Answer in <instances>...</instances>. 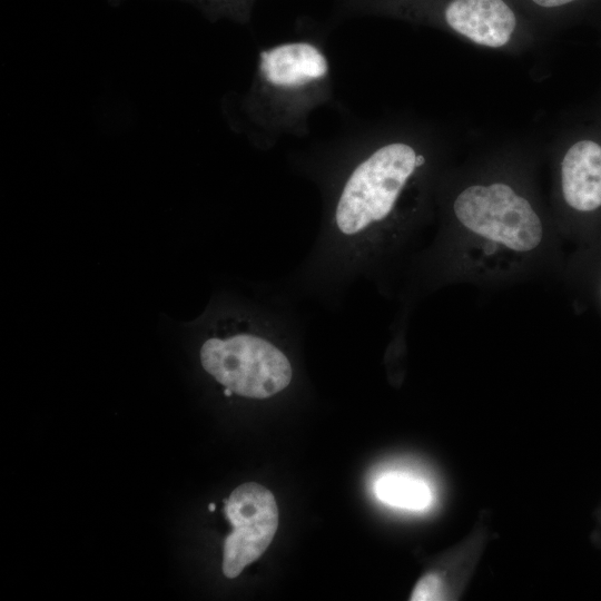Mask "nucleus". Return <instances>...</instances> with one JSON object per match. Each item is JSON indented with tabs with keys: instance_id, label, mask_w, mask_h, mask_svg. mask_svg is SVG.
Returning <instances> with one entry per match:
<instances>
[{
	"instance_id": "obj_7",
	"label": "nucleus",
	"mask_w": 601,
	"mask_h": 601,
	"mask_svg": "<svg viewBox=\"0 0 601 601\" xmlns=\"http://www.w3.org/2000/svg\"><path fill=\"white\" fill-rule=\"evenodd\" d=\"M225 515L233 531L224 542L221 568L226 578L234 579L273 541L278 528V508L268 489L247 482L225 501Z\"/></svg>"
},
{
	"instance_id": "obj_13",
	"label": "nucleus",
	"mask_w": 601,
	"mask_h": 601,
	"mask_svg": "<svg viewBox=\"0 0 601 601\" xmlns=\"http://www.w3.org/2000/svg\"><path fill=\"white\" fill-rule=\"evenodd\" d=\"M209 510H210V511H214V510H215V504H210V505H209Z\"/></svg>"
},
{
	"instance_id": "obj_5",
	"label": "nucleus",
	"mask_w": 601,
	"mask_h": 601,
	"mask_svg": "<svg viewBox=\"0 0 601 601\" xmlns=\"http://www.w3.org/2000/svg\"><path fill=\"white\" fill-rule=\"evenodd\" d=\"M545 152L548 201L561 237L589 234L601 224V104L565 121Z\"/></svg>"
},
{
	"instance_id": "obj_2",
	"label": "nucleus",
	"mask_w": 601,
	"mask_h": 601,
	"mask_svg": "<svg viewBox=\"0 0 601 601\" xmlns=\"http://www.w3.org/2000/svg\"><path fill=\"white\" fill-rule=\"evenodd\" d=\"M452 155L445 132L423 121L395 120L366 135L327 188V256L378 276L405 274L421 234L435 220L439 183Z\"/></svg>"
},
{
	"instance_id": "obj_1",
	"label": "nucleus",
	"mask_w": 601,
	"mask_h": 601,
	"mask_svg": "<svg viewBox=\"0 0 601 601\" xmlns=\"http://www.w3.org/2000/svg\"><path fill=\"white\" fill-rule=\"evenodd\" d=\"M541 156L532 140L512 139L446 168L435 235L405 272L408 300L450 285L492 290L563 274L562 237L540 184Z\"/></svg>"
},
{
	"instance_id": "obj_9",
	"label": "nucleus",
	"mask_w": 601,
	"mask_h": 601,
	"mask_svg": "<svg viewBox=\"0 0 601 601\" xmlns=\"http://www.w3.org/2000/svg\"><path fill=\"white\" fill-rule=\"evenodd\" d=\"M374 491L385 505L410 512L427 510L435 499L428 480L406 470L384 472L375 482Z\"/></svg>"
},
{
	"instance_id": "obj_4",
	"label": "nucleus",
	"mask_w": 601,
	"mask_h": 601,
	"mask_svg": "<svg viewBox=\"0 0 601 601\" xmlns=\"http://www.w3.org/2000/svg\"><path fill=\"white\" fill-rule=\"evenodd\" d=\"M341 6L351 13L436 29L512 56L545 41L512 0H341Z\"/></svg>"
},
{
	"instance_id": "obj_8",
	"label": "nucleus",
	"mask_w": 601,
	"mask_h": 601,
	"mask_svg": "<svg viewBox=\"0 0 601 601\" xmlns=\"http://www.w3.org/2000/svg\"><path fill=\"white\" fill-rule=\"evenodd\" d=\"M539 33L551 36L582 21L598 20L601 0H512Z\"/></svg>"
},
{
	"instance_id": "obj_3",
	"label": "nucleus",
	"mask_w": 601,
	"mask_h": 601,
	"mask_svg": "<svg viewBox=\"0 0 601 601\" xmlns=\"http://www.w3.org/2000/svg\"><path fill=\"white\" fill-rule=\"evenodd\" d=\"M332 97L325 50L317 41L294 39L259 50L240 107L255 135L273 144L285 135L305 136L311 114Z\"/></svg>"
},
{
	"instance_id": "obj_6",
	"label": "nucleus",
	"mask_w": 601,
	"mask_h": 601,
	"mask_svg": "<svg viewBox=\"0 0 601 601\" xmlns=\"http://www.w3.org/2000/svg\"><path fill=\"white\" fill-rule=\"evenodd\" d=\"M231 328L200 347L203 368L225 387V395L265 400L286 390L293 378L290 361L260 332L263 326L242 323Z\"/></svg>"
},
{
	"instance_id": "obj_11",
	"label": "nucleus",
	"mask_w": 601,
	"mask_h": 601,
	"mask_svg": "<svg viewBox=\"0 0 601 601\" xmlns=\"http://www.w3.org/2000/svg\"><path fill=\"white\" fill-rule=\"evenodd\" d=\"M593 294L597 302L601 306V268L599 272H594L593 276Z\"/></svg>"
},
{
	"instance_id": "obj_12",
	"label": "nucleus",
	"mask_w": 601,
	"mask_h": 601,
	"mask_svg": "<svg viewBox=\"0 0 601 601\" xmlns=\"http://www.w3.org/2000/svg\"><path fill=\"white\" fill-rule=\"evenodd\" d=\"M598 21H599V23H600V29H601V16L598 18ZM597 101H598L599 104H601V91H600V95H599Z\"/></svg>"
},
{
	"instance_id": "obj_10",
	"label": "nucleus",
	"mask_w": 601,
	"mask_h": 601,
	"mask_svg": "<svg viewBox=\"0 0 601 601\" xmlns=\"http://www.w3.org/2000/svg\"><path fill=\"white\" fill-rule=\"evenodd\" d=\"M197 6L208 19L216 21L221 18L238 23L250 20L256 0H186Z\"/></svg>"
}]
</instances>
